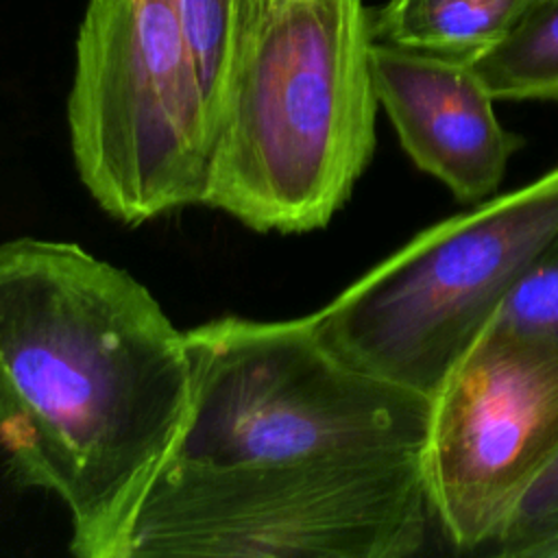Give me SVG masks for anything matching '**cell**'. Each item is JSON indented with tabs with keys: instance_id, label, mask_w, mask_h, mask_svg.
I'll return each instance as SVG.
<instances>
[{
	"instance_id": "cell-1",
	"label": "cell",
	"mask_w": 558,
	"mask_h": 558,
	"mask_svg": "<svg viewBox=\"0 0 558 558\" xmlns=\"http://www.w3.org/2000/svg\"><path fill=\"white\" fill-rule=\"evenodd\" d=\"M190 410L185 331L74 242H0V453L70 514V551L122 558Z\"/></svg>"
},
{
	"instance_id": "cell-11",
	"label": "cell",
	"mask_w": 558,
	"mask_h": 558,
	"mask_svg": "<svg viewBox=\"0 0 558 558\" xmlns=\"http://www.w3.org/2000/svg\"><path fill=\"white\" fill-rule=\"evenodd\" d=\"M262 2L264 0H177L183 33L201 76L211 137L235 63L262 11Z\"/></svg>"
},
{
	"instance_id": "cell-10",
	"label": "cell",
	"mask_w": 558,
	"mask_h": 558,
	"mask_svg": "<svg viewBox=\"0 0 558 558\" xmlns=\"http://www.w3.org/2000/svg\"><path fill=\"white\" fill-rule=\"evenodd\" d=\"M471 65L495 100H558V0H543Z\"/></svg>"
},
{
	"instance_id": "cell-9",
	"label": "cell",
	"mask_w": 558,
	"mask_h": 558,
	"mask_svg": "<svg viewBox=\"0 0 558 558\" xmlns=\"http://www.w3.org/2000/svg\"><path fill=\"white\" fill-rule=\"evenodd\" d=\"M543 0H386L375 41L473 61L501 41Z\"/></svg>"
},
{
	"instance_id": "cell-13",
	"label": "cell",
	"mask_w": 558,
	"mask_h": 558,
	"mask_svg": "<svg viewBox=\"0 0 558 558\" xmlns=\"http://www.w3.org/2000/svg\"><path fill=\"white\" fill-rule=\"evenodd\" d=\"M554 536H558V458L523 497L488 551L508 558H530L538 545Z\"/></svg>"
},
{
	"instance_id": "cell-7",
	"label": "cell",
	"mask_w": 558,
	"mask_h": 558,
	"mask_svg": "<svg viewBox=\"0 0 558 558\" xmlns=\"http://www.w3.org/2000/svg\"><path fill=\"white\" fill-rule=\"evenodd\" d=\"M418 456L451 545L490 547L558 458V338L490 323L429 399Z\"/></svg>"
},
{
	"instance_id": "cell-8",
	"label": "cell",
	"mask_w": 558,
	"mask_h": 558,
	"mask_svg": "<svg viewBox=\"0 0 558 558\" xmlns=\"http://www.w3.org/2000/svg\"><path fill=\"white\" fill-rule=\"evenodd\" d=\"M371 65L379 107L416 168L462 203L490 198L521 137L501 126L471 61L375 41Z\"/></svg>"
},
{
	"instance_id": "cell-2",
	"label": "cell",
	"mask_w": 558,
	"mask_h": 558,
	"mask_svg": "<svg viewBox=\"0 0 558 558\" xmlns=\"http://www.w3.org/2000/svg\"><path fill=\"white\" fill-rule=\"evenodd\" d=\"M362 0H264L211 144L205 207L259 233L325 227L375 150Z\"/></svg>"
},
{
	"instance_id": "cell-6",
	"label": "cell",
	"mask_w": 558,
	"mask_h": 558,
	"mask_svg": "<svg viewBox=\"0 0 558 558\" xmlns=\"http://www.w3.org/2000/svg\"><path fill=\"white\" fill-rule=\"evenodd\" d=\"M68 131L78 179L122 225L205 203L214 137L177 0H87Z\"/></svg>"
},
{
	"instance_id": "cell-3",
	"label": "cell",
	"mask_w": 558,
	"mask_h": 558,
	"mask_svg": "<svg viewBox=\"0 0 558 558\" xmlns=\"http://www.w3.org/2000/svg\"><path fill=\"white\" fill-rule=\"evenodd\" d=\"M190 410L168 460L290 464L421 451L429 399L333 357L305 316H222L185 331Z\"/></svg>"
},
{
	"instance_id": "cell-4",
	"label": "cell",
	"mask_w": 558,
	"mask_h": 558,
	"mask_svg": "<svg viewBox=\"0 0 558 558\" xmlns=\"http://www.w3.org/2000/svg\"><path fill=\"white\" fill-rule=\"evenodd\" d=\"M418 453L240 466L166 460L122 558L412 556L434 517Z\"/></svg>"
},
{
	"instance_id": "cell-5",
	"label": "cell",
	"mask_w": 558,
	"mask_h": 558,
	"mask_svg": "<svg viewBox=\"0 0 558 558\" xmlns=\"http://www.w3.org/2000/svg\"><path fill=\"white\" fill-rule=\"evenodd\" d=\"M558 227V168L447 218L305 316L342 364L432 399Z\"/></svg>"
},
{
	"instance_id": "cell-14",
	"label": "cell",
	"mask_w": 558,
	"mask_h": 558,
	"mask_svg": "<svg viewBox=\"0 0 558 558\" xmlns=\"http://www.w3.org/2000/svg\"><path fill=\"white\" fill-rule=\"evenodd\" d=\"M530 558H558V536L549 538L547 543L538 545Z\"/></svg>"
},
{
	"instance_id": "cell-12",
	"label": "cell",
	"mask_w": 558,
	"mask_h": 558,
	"mask_svg": "<svg viewBox=\"0 0 558 558\" xmlns=\"http://www.w3.org/2000/svg\"><path fill=\"white\" fill-rule=\"evenodd\" d=\"M493 323L558 338V227L534 255Z\"/></svg>"
}]
</instances>
